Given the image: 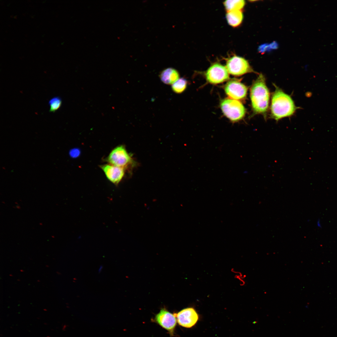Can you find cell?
<instances>
[{
  "label": "cell",
  "instance_id": "cell-2",
  "mask_svg": "<svg viewBox=\"0 0 337 337\" xmlns=\"http://www.w3.org/2000/svg\"><path fill=\"white\" fill-rule=\"evenodd\" d=\"M297 109L291 97L276 86L275 90L272 97L271 106V117L278 120L291 116Z\"/></svg>",
  "mask_w": 337,
  "mask_h": 337
},
{
  "label": "cell",
  "instance_id": "cell-3",
  "mask_svg": "<svg viewBox=\"0 0 337 337\" xmlns=\"http://www.w3.org/2000/svg\"><path fill=\"white\" fill-rule=\"evenodd\" d=\"M220 107L224 114L232 122L242 120L246 113V109L239 101L231 98L222 100Z\"/></svg>",
  "mask_w": 337,
  "mask_h": 337
},
{
  "label": "cell",
  "instance_id": "cell-7",
  "mask_svg": "<svg viewBox=\"0 0 337 337\" xmlns=\"http://www.w3.org/2000/svg\"><path fill=\"white\" fill-rule=\"evenodd\" d=\"M154 321L166 330L172 336L173 335L177 325L176 318L165 308L162 309L155 316Z\"/></svg>",
  "mask_w": 337,
  "mask_h": 337
},
{
  "label": "cell",
  "instance_id": "cell-16",
  "mask_svg": "<svg viewBox=\"0 0 337 337\" xmlns=\"http://www.w3.org/2000/svg\"><path fill=\"white\" fill-rule=\"evenodd\" d=\"M69 153L71 157L76 158L79 155L80 152V150L77 149H74L70 151Z\"/></svg>",
  "mask_w": 337,
  "mask_h": 337
},
{
  "label": "cell",
  "instance_id": "cell-10",
  "mask_svg": "<svg viewBox=\"0 0 337 337\" xmlns=\"http://www.w3.org/2000/svg\"><path fill=\"white\" fill-rule=\"evenodd\" d=\"M100 168L107 179L115 185L120 182L124 175L125 169L121 167L107 164L101 165Z\"/></svg>",
  "mask_w": 337,
  "mask_h": 337
},
{
  "label": "cell",
  "instance_id": "cell-13",
  "mask_svg": "<svg viewBox=\"0 0 337 337\" xmlns=\"http://www.w3.org/2000/svg\"><path fill=\"white\" fill-rule=\"evenodd\" d=\"M245 2L243 0H226L224 4L227 12L234 10H241L244 7Z\"/></svg>",
  "mask_w": 337,
  "mask_h": 337
},
{
  "label": "cell",
  "instance_id": "cell-12",
  "mask_svg": "<svg viewBox=\"0 0 337 337\" xmlns=\"http://www.w3.org/2000/svg\"><path fill=\"white\" fill-rule=\"evenodd\" d=\"M226 18L228 23L233 27H236L242 22L243 15L241 10H234L227 12Z\"/></svg>",
  "mask_w": 337,
  "mask_h": 337
},
{
  "label": "cell",
  "instance_id": "cell-17",
  "mask_svg": "<svg viewBox=\"0 0 337 337\" xmlns=\"http://www.w3.org/2000/svg\"><path fill=\"white\" fill-rule=\"evenodd\" d=\"M103 267L102 266V265L100 266V267H99V270H98V272H99V273H100L101 272V271L102 270V269L103 268Z\"/></svg>",
  "mask_w": 337,
  "mask_h": 337
},
{
  "label": "cell",
  "instance_id": "cell-14",
  "mask_svg": "<svg viewBox=\"0 0 337 337\" xmlns=\"http://www.w3.org/2000/svg\"><path fill=\"white\" fill-rule=\"evenodd\" d=\"M187 82L183 78H180L172 85L173 90L177 93L183 92L186 89Z\"/></svg>",
  "mask_w": 337,
  "mask_h": 337
},
{
  "label": "cell",
  "instance_id": "cell-11",
  "mask_svg": "<svg viewBox=\"0 0 337 337\" xmlns=\"http://www.w3.org/2000/svg\"><path fill=\"white\" fill-rule=\"evenodd\" d=\"M179 77L178 71L172 68H168L163 70L160 74V78L162 82L167 85L173 84Z\"/></svg>",
  "mask_w": 337,
  "mask_h": 337
},
{
  "label": "cell",
  "instance_id": "cell-1",
  "mask_svg": "<svg viewBox=\"0 0 337 337\" xmlns=\"http://www.w3.org/2000/svg\"><path fill=\"white\" fill-rule=\"evenodd\" d=\"M250 98L253 114L265 116L268 108L270 93L262 74L259 75L252 85Z\"/></svg>",
  "mask_w": 337,
  "mask_h": 337
},
{
  "label": "cell",
  "instance_id": "cell-9",
  "mask_svg": "<svg viewBox=\"0 0 337 337\" xmlns=\"http://www.w3.org/2000/svg\"><path fill=\"white\" fill-rule=\"evenodd\" d=\"M224 90L230 98L237 100H241L246 98L247 88L239 80L232 79L226 84Z\"/></svg>",
  "mask_w": 337,
  "mask_h": 337
},
{
  "label": "cell",
  "instance_id": "cell-6",
  "mask_svg": "<svg viewBox=\"0 0 337 337\" xmlns=\"http://www.w3.org/2000/svg\"><path fill=\"white\" fill-rule=\"evenodd\" d=\"M228 72L226 66L218 63L212 65L205 73L207 81L212 84L222 83L229 78Z\"/></svg>",
  "mask_w": 337,
  "mask_h": 337
},
{
  "label": "cell",
  "instance_id": "cell-5",
  "mask_svg": "<svg viewBox=\"0 0 337 337\" xmlns=\"http://www.w3.org/2000/svg\"><path fill=\"white\" fill-rule=\"evenodd\" d=\"M226 67L229 73L235 76H240L253 71L247 60L236 56H232L227 60Z\"/></svg>",
  "mask_w": 337,
  "mask_h": 337
},
{
  "label": "cell",
  "instance_id": "cell-15",
  "mask_svg": "<svg viewBox=\"0 0 337 337\" xmlns=\"http://www.w3.org/2000/svg\"><path fill=\"white\" fill-rule=\"evenodd\" d=\"M62 101L61 98L58 96H56L51 99L48 102L50 106L49 111L54 113L61 107Z\"/></svg>",
  "mask_w": 337,
  "mask_h": 337
},
{
  "label": "cell",
  "instance_id": "cell-8",
  "mask_svg": "<svg viewBox=\"0 0 337 337\" xmlns=\"http://www.w3.org/2000/svg\"><path fill=\"white\" fill-rule=\"evenodd\" d=\"M178 324L181 326L190 328L194 326L199 319V315L196 310L193 307H188L174 313Z\"/></svg>",
  "mask_w": 337,
  "mask_h": 337
},
{
  "label": "cell",
  "instance_id": "cell-4",
  "mask_svg": "<svg viewBox=\"0 0 337 337\" xmlns=\"http://www.w3.org/2000/svg\"><path fill=\"white\" fill-rule=\"evenodd\" d=\"M106 160L110 164L125 169L133 163L132 158L122 145L115 148L111 152Z\"/></svg>",
  "mask_w": 337,
  "mask_h": 337
}]
</instances>
